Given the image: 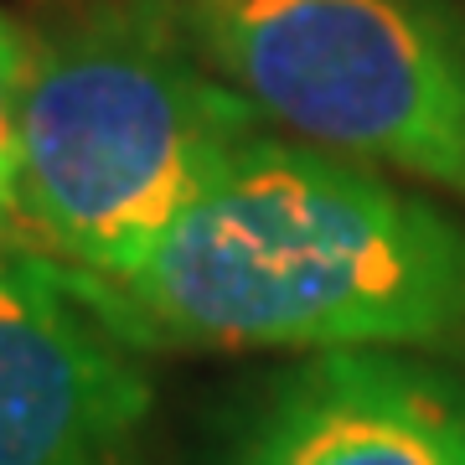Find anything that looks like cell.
Returning <instances> with one entry per match:
<instances>
[{
  "instance_id": "obj_1",
  "label": "cell",
  "mask_w": 465,
  "mask_h": 465,
  "mask_svg": "<svg viewBox=\"0 0 465 465\" xmlns=\"http://www.w3.org/2000/svg\"><path fill=\"white\" fill-rule=\"evenodd\" d=\"M63 274L140 351L430 347L465 331L460 223L269 130L232 150L130 269Z\"/></svg>"
},
{
  "instance_id": "obj_2",
  "label": "cell",
  "mask_w": 465,
  "mask_h": 465,
  "mask_svg": "<svg viewBox=\"0 0 465 465\" xmlns=\"http://www.w3.org/2000/svg\"><path fill=\"white\" fill-rule=\"evenodd\" d=\"M264 124L182 0H63L26 32L16 217L52 264L119 274Z\"/></svg>"
},
{
  "instance_id": "obj_3",
  "label": "cell",
  "mask_w": 465,
  "mask_h": 465,
  "mask_svg": "<svg viewBox=\"0 0 465 465\" xmlns=\"http://www.w3.org/2000/svg\"><path fill=\"white\" fill-rule=\"evenodd\" d=\"M217 78L300 140L465 197L460 0H182Z\"/></svg>"
},
{
  "instance_id": "obj_4",
  "label": "cell",
  "mask_w": 465,
  "mask_h": 465,
  "mask_svg": "<svg viewBox=\"0 0 465 465\" xmlns=\"http://www.w3.org/2000/svg\"><path fill=\"white\" fill-rule=\"evenodd\" d=\"M47 253L0 264V465H150V378Z\"/></svg>"
},
{
  "instance_id": "obj_5",
  "label": "cell",
  "mask_w": 465,
  "mask_h": 465,
  "mask_svg": "<svg viewBox=\"0 0 465 465\" xmlns=\"http://www.w3.org/2000/svg\"><path fill=\"white\" fill-rule=\"evenodd\" d=\"M223 465H465V378L399 347L316 351L259 388Z\"/></svg>"
},
{
  "instance_id": "obj_6",
  "label": "cell",
  "mask_w": 465,
  "mask_h": 465,
  "mask_svg": "<svg viewBox=\"0 0 465 465\" xmlns=\"http://www.w3.org/2000/svg\"><path fill=\"white\" fill-rule=\"evenodd\" d=\"M26 94V32L0 11V186H16V130ZM16 202V197H11Z\"/></svg>"
},
{
  "instance_id": "obj_7",
  "label": "cell",
  "mask_w": 465,
  "mask_h": 465,
  "mask_svg": "<svg viewBox=\"0 0 465 465\" xmlns=\"http://www.w3.org/2000/svg\"><path fill=\"white\" fill-rule=\"evenodd\" d=\"M16 213V202H11V192H5V186H0V232H5V217Z\"/></svg>"
}]
</instances>
